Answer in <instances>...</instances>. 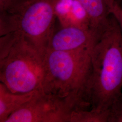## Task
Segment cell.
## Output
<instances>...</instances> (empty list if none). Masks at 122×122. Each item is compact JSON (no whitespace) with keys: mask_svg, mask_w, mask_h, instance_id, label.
I'll list each match as a JSON object with an SVG mask.
<instances>
[{"mask_svg":"<svg viewBox=\"0 0 122 122\" xmlns=\"http://www.w3.org/2000/svg\"><path fill=\"white\" fill-rule=\"evenodd\" d=\"M122 97V31L111 13L92 50L84 102L87 109L109 111Z\"/></svg>","mask_w":122,"mask_h":122,"instance_id":"cell-1","label":"cell"},{"mask_svg":"<svg viewBox=\"0 0 122 122\" xmlns=\"http://www.w3.org/2000/svg\"><path fill=\"white\" fill-rule=\"evenodd\" d=\"M93 48L71 51L46 50L41 91L69 100L78 109L85 108L84 95Z\"/></svg>","mask_w":122,"mask_h":122,"instance_id":"cell-2","label":"cell"},{"mask_svg":"<svg viewBox=\"0 0 122 122\" xmlns=\"http://www.w3.org/2000/svg\"><path fill=\"white\" fill-rule=\"evenodd\" d=\"M43 54L17 32L0 35V81L10 91H41Z\"/></svg>","mask_w":122,"mask_h":122,"instance_id":"cell-3","label":"cell"},{"mask_svg":"<svg viewBox=\"0 0 122 122\" xmlns=\"http://www.w3.org/2000/svg\"><path fill=\"white\" fill-rule=\"evenodd\" d=\"M56 19L53 0H26L0 12V35L17 32L44 55Z\"/></svg>","mask_w":122,"mask_h":122,"instance_id":"cell-4","label":"cell"},{"mask_svg":"<svg viewBox=\"0 0 122 122\" xmlns=\"http://www.w3.org/2000/svg\"><path fill=\"white\" fill-rule=\"evenodd\" d=\"M76 109L69 100L39 91L5 122H70L71 114Z\"/></svg>","mask_w":122,"mask_h":122,"instance_id":"cell-5","label":"cell"},{"mask_svg":"<svg viewBox=\"0 0 122 122\" xmlns=\"http://www.w3.org/2000/svg\"><path fill=\"white\" fill-rule=\"evenodd\" d=\"M97 38L89 29L76 26H61L55 29L48 42L47 49L71 51L93 47Z\"/></svg>","mask_w":122,"mask_h":122,"instance_id":"cell-6","label":"cell"},{"mask_svg":"<svg viewBox=\"0 0 122 122\" xmlns=\"http://www.w3.org/2000/svg\"><path fill=\"white\" fill-rule=\"evenodd\" d=\"M54 9L61 26H76L90 29L85 9L77 0H53Z\"/></svg>","mask_w":122,"mask_h":122,"instance_id":"cell-7","label":"cell"},{"mask_svg":"<svg viewBox=\"0 0 122 122\" xmlns=\"http://www.w3.org/2000/svg\"><path fill=\"white\" fill-rule=\"evenodd\" d=\"M77 0L88 15L90 30L98 38L107 25L111 14L107 0Z\"/></svg>","mask_w":122,"mask_h":122,"instance_id":"cell-8","label":"cell"},{"mask_svg":"<svg viewBox=\"0 0 122 122\" xmlns=\"http://www.w3.org/2000/svg\"><path fill=\"white\" fill-rule=\"evenodd\" d=\"M39 91L13 93L0 83V122H5L11 114L25 105Z\"/></svg>","mask_w":122,"mask_h":122,"instance_id":"cell-9","label":"cell"},{"mask_svg":"<svg viewBox=\"0 0 122 122\" xmlns=\"http://www.w3.org/2000/svg\"><path fill=\"white\" fill-rule=\"evenodd\" d=\"M109 111L88 109L74 110L70 122H109Z\"/></svg>","mask_w":122,"mask_h":122,"instance_id":"cell-10","label":"cell"},{"mask_svg":"<svg viewBox=\"0 0 122 122\" xmlns=\"http://www.w3.org/2000/svg\"><path fill=\"white\" fill-rule=\"evenodd\" d=\"M109 122H122V97L109 110Z\"/></svg>","mask_w":122,"mask_h":122,"instance_id":"cell-11","label":"cell"},{"mask_svg":"<svg viewBox=\"0 0 122 122\" xmlns=\"http://www.w3.org/2000/svg\"><path fill=\"white\" fill-rule=\"evenodd\" d=\"M110 13L117 20L122 33V8L117 0H107Z\"/></svg>","mask_w":122,"mask_h":122,"instance_id":"cell-12","label":"cell"},{"mask_svg":"<svg viewBox=\"0 0 122 122\" xmlns=\"http://www.w3.org/2000/svg\"><path fill=\"white\" fill-rule=\"evenodd\" d=\"M26 0H0V12L6 11Z\"/></svg>","mask_w":122,"mask_h":122,"instance_id":"cell-13","label":"cell"},{"mask_svg":"<svg viewBox=\"0 0 122 122\" xmlns=\"http://www.w3.org/2000/svg\"><path fill=\"white\" fill-rule=\"evenodd\" d=\"M117 2H118V4L120 6V7L122 8V0H117Z\"/></svg>","mask_w":122,"mask_h":122,"instance_id":"cell-14","label":"cell"}]
</instances>
